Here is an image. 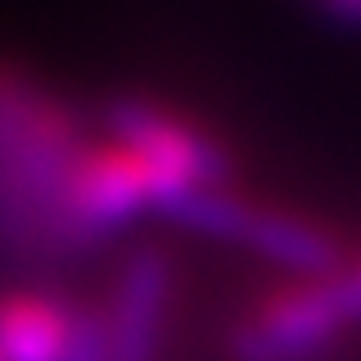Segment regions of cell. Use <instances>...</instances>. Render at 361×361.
<instances>
[{"label": "cell", "mask_w": 361, "mask_h": 361, "mask_svg": "<svg viewBox=\"0 0 361 361\" xmlns=\"http://www.w3.org/2000/svg\"><path fill=\"white\" fill-rule=\"evenodd\" d=\"M176 289V262L167 248H135L118 267L104 312L109 361H158L167 338V312Z\"/></svg>", "instance_id": "obj_5"}, {"label": "cell", "mask_w": 361, "mask_h": 361, "mask_svg": "<svg viewBox=\"0 0 361 361\" xmlns=\"http://www.w3.org/2000/svg\"><path fill=\"white\" fill-rule=\"evenodd\" d=\"M235 244L253 248L262 262L280 267L285 276H330V271L348 267L343 240L325 221H316L312 212H298L289 203L248 199Z\"/></svg>", "instance_id": "obj_6"}, {"label": "cell", "mask_w": 361, "mask_h": 361, "mask_svg": "<svg viewBox=\"0 0 361 361\" xmlns=\"http://www.w3.org/2000/svg\"><path fill=\"white\" fill-rule=\"evenodd\" d=\"M63 361H109V334H104V312L99 307H77L73 343H68Z\"/></svg>", "instance_id": "obj_8"}, {"label": "cell", "mask_w": 361, "mask_h": 361, "mask_svg": "<svg viewBox=\"0 0 361 361\" xmlns=\"http://www.w3.org/2000/svg\"><path fill=\"white\" fill-rule=\"evenodd\" d=\"M325 9L343 23H361V0H325Z\"/></svg>", "instance_id": "obj_9"}, {"label": "cell", "mask_w": 361, "mask_h": 361, "mask_svg": "<svg viewBox=\"0 0 361 361\" xmlns=\"http://www.w3.org/2000/svg\"><path fill=\"white\" fill-rule=\"evenodd\" d=\"M104 131L118 135L122 145H131L145 163L154 167V176L167 190V208L176 199L195 195L203 185L231 180L226 167V149L212 140L199 122H190L180 109H167L158 99H113L104 113ZM163 208V212H167Z\"/></svg>", "instance_id": "obj_4"}, {"label": "cell", "mask_w": 361, "mask_h": 361, "mask_svg": "<svg viewBox=\"0 0 361 361\" xmlns=\"http://www.w3.org/2000/svg\"><path fill=\"white\" fill-rule=\"evenodd\" d=\"M353 280H357V289H361V257L353 262Z\"/></svg>", "instance_id": "obj_10"}, {"label": "cell", "mask_w": 361, "mask_h": 361, "mask_svg": "<svg viewBox=\"0 0 361 361\" xmlns=\"http://www.w3.org/2000/svg\"><path fill=\"white\" fill-rule=\"evenodd\" d=\"M361 325V289L353 267L330 276H285L231 330V353L240 361H312L343 343Z\"/></svg>", "instance_id": "obj_2"}, {"label": "cell", "mask_w": 361, "mask_h": 361, "mask_svg": "<svg viewBox=\"0 0 361 361\" xmlns=\"http://www.w3.org/2000/svg\"><path fill=\"white\" fill-rule=\"evenodd\" d=\"M0 361H5V357H0Z\"/></svg>", "instance_id": "obj_11"}, {"label": "cell", "mask_w": 361, "mask_h": 361, "mask_svg": "<svg viewBox=\"0 0 361 361\" xmlns=\"http://www.w3.org/2000/svg\"><path fill=\"white\" fill-rule=\"evenodd\" d=\"M86 127L77 109L32 68L0 54V253L63 257L73 253L59 217L68 163Z\"/></svg>", "instance_id": "obj_1"}, {"label": "cell", "mask_w": 361, "mask_h": 361, "mask_svg": "<svg viewBox=\"0 0 361 361\" xmlns=\"http://www.w3.org/2000/svg\"><path fill=\"white\" fill-rule=\"evenodd\" d=\"M163 208H167L163 180L154 176V167L131 145H122L109 131L86 135L82 149L68 163L59 190V217L73 253L127 231L145 212H163Z\"/></svg>", "instance_id": "obj_3"}, {"label": "cell", "mask_w": 361, "mask_h": 361, "mask_svg": "<svg viewBox=\"0 0 361 361\" xmlns=\"http://www.w3.org/2000/svg\"><path fill=\"white\" fill-rule=\"evenodd\" d=\"M77 307L41 289L0 293V357L5 361H63L73 343Z\"/></svg>", "instance_id": "obj_7"}]
</instances>
